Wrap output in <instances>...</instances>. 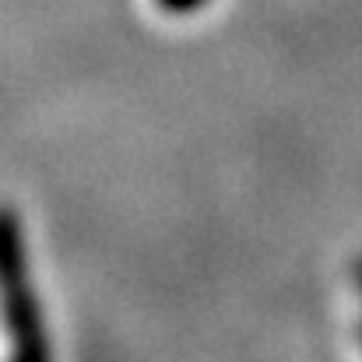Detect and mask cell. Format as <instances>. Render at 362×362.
<instances>
[{"label": "cell", "instance_id": "cell-3", "mask_svg": "<svg viewBox=\"0 0 362 362\" xmlns=\"http://www.w3.org/2000/svg\"><path fill=\"white\" fill-rule=\"evenodd\" d=\"M356 285H359V292H362V260L356 264Z\"/></svg>", "mask_w": 362, "mask_h": 362}, {"label": "cell", "instance_id": "cell-4", "mask_svg": "<svg viewBox=\"0 0 362 362\" xmlns=\"http://www.w3.org/2000/svg\"><path fill=\"white\" fill-rule=\"evenodd\" d=\"M359 341H362V327H359Z\"/></svg>", "mask_w": 362, "mask_h": 362}, {"label": "cell", "instance_id": "cell-2", "mask_svg": "<svg viewBox=\"0 0 362 362\" xmlns=\"http://www.w3.org/2000/svg\"><path fill=\"white\" fill-rule=\"evenodd\" d=\"M165 14H194V11H201L208 0H155Z\"/></svg>", "mask_w": 362, "mask_h": 362}, {"label": "cell", "instance_id": "cell-1", "mask_svg": "<svg viewBox=\"0 0 362 362\" xmlns=\"http://www.w3.org/2000/svg\"><path fill=\"white\" fill-rule=\"evenodd\" d=\"M0 320L11 341V362H53L39 292L28 281L21 218L7 204H0Z\"/></svg>", "mask_w": 362, "mask_h": 362}]
</instances>
